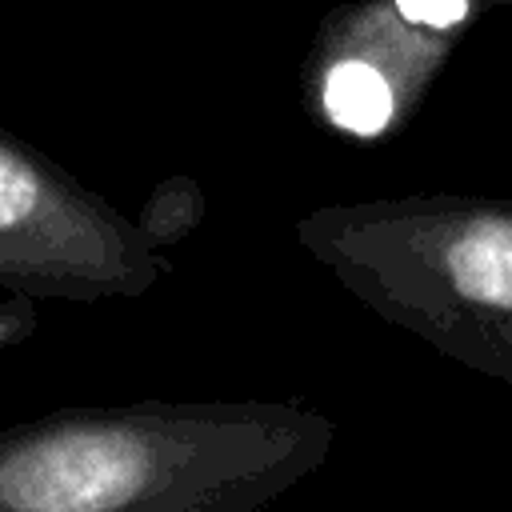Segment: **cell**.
<instances>
[{
    "instance_id": "obj_6",
    "label": "cell",
    "mask_w": 512,
    "mask_h": 512,
    "mask_svg": "<svg viewBox=\"0 0 512 512\" xmlns=\"http://www.w3.org/2000/svg\"><path fill=\"white\" fill-rule=\"evenodd\" d=\"M28 332H36V308L32 296L8 292V304H0V348L20 344Z\"/></svg>"
},
{
    "instance_id": "obj_7",
    "label": "cell",
    "mask_w": 512,
    "mask_h": 512,
    "mask_svg": "<svg viewBox=\"0 0 512 512\" xmlns=\"http://www.w3.org/2000/svg\"><path fill=\"white\" fill-rule=\"evenodd\" d=\"M500 4H512V0H500Z\"/></svg>"
},
{
    "instance_id": "obj_1",
    "label": "cell",
    "mask_w": 512,
    "mask_h": 512,
    "mask_svg": "<svg viewBox=\"0 0 512 512\" xmlns=\"http://www.w3.org/2000/svg\"><path fill=\"white\" fill-rule=\"evenodd\" d=\"M332 444L300 400L56 408L0 428V512H256Z\"/></svg>"
},
{
    "instance_id": "obj_4",
    "label": "cell",
    "mask_w": 512,
    "mask_h": 512,
    "mask_svg": "<svg viewBox=\"0 0 512 512\" xmlns=\"http://www.w3.org/2000/svg\"><path fill=\"white\" fill-rule=\"evenodd\" d=\"M468 28L412 16L400 0H344L324 12L300 64V96L316 124L352 140L400 132Z\"/></svg>"
},
{
    "instance_id": "obj_2",
    "label": "cell",
    "mask_w": 512,
    "mask_h": 512,
    "mask_svg": "<svg viewBox=\"0 0 512 512\" xmlns=\"http://www.w3.org/2000/svg\"><path fill=\"white\" fill-rule=\"evenodd\" d=\"M300 248L368 312L512 384V196L396 192L296 220Z\"/></svg>"
},
{
    "instance_id": "obj_5",
    "label": "cell",
    "mask_w": 512,
    "mask_h": 512,
    "mask_svg": "<svg viewBox=\"0 0 512 512\" xmlns=\"http://www.w3.org/2000/svg\"><path fill=\"white\" fill-rule=\"evenodd\" d=\"M204 212H208V196H204L200 180H192L188 172H172L144 196V204L132 220H136L140 236L164 252V248L188 240L204 224Z\"/></svg>"
},
{
    "instance_id": "obj_3",
    "label": "cell",
    "mask_w": 512,
    "mask_h": 512,
    "mask_svg": "<svg viewBox=\"0 0 512 512\" xmlns=\"http://www.w3.org/2000/svg\"><path fill=\"white\" fill-rule=\"evenodd\" d=\"M172 264L136 220L60 160L0 128V288L32 300H136Z\"/></svg>"
}]
</instances>
